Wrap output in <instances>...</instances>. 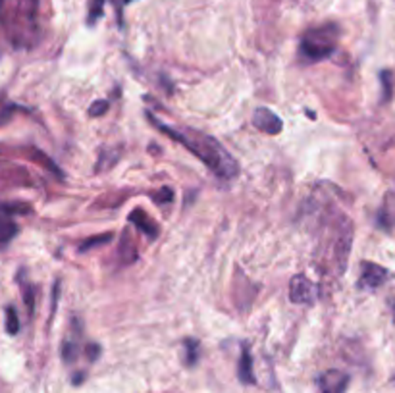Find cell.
Returning a JSON list of instances; mask_svg holds the SVG:
<instances>
[{
  "mask_svg": "<svg viewBox=\"0 0 395 393\" xmlns=\"http://www.w3.org/2000/svg\"><path fill=\"white\" fill-rule=\"evenodd\" d=\"M147 118H149V122L158 131H163L170 139H174L180 145H183L191 155L197 156L218 178H222V180H232V178L240 174V164H237V160L212 136H207V133L191 128H174V126H168V123L158 122L153 114H147Z\"/></svg>",
  "mask_w": 395,
  "mask_h": 393,
  "instance_id": "6da1fadb",
  "label": "cell"
},
{
  "mask_svg": "<svg viewBox=\"0 0 395 393\" xmlns=\"http://www.w3.org/2000/svg\"><path fill=\"white\" fill-rule=\"evenodd\" d=\"M0 31L16 49L39 41V0H0Z\"/></svg>",
  "mask_w": 395,
  "mask_h": 393,
  "instance_id": "7a4b0ae2",
  "label": "cell"
},
{
  "mask_svg": "<svg viewBox=\"0 0 395 393\" xmlns=\"http://www.w3.org/2000/svg\"><path fill=\"white\" fill-rule=\"evenodd\" d=\"M337 35L339 29L334 24L322 27H312L309 31H304L299 43V56L304 64H314V62H322V60L330 58L336 52Z\"/></svg>",
  "mask_w": 395,
  "mask_h": 393,
  "instance_id": "3957f363",
  "label": "cell"
},
{
  "mask_svg": "<svg viewBox=\"0 0 395 393\" xmlns=\"http://www.w3.org/2000/svg\"><path fill=\"white\" fill-rule=\"evenodd\" d=\"M289 299L297 305H312L318 299L317 284L304 274H297L289 282Z\"/></svg>",
  "mask_w": 395,
  "mask_h": 393,
  "instance_id": "277c9868",
  "label": "cell"
},
{
  "mask_svg": "<svg viewBox=\"0 0 395 393\" xmlns=\"http://www.w3.org/2000/svg\"><path fill=\"white\" fill-rule=\"evenodd\" d=\"M389 280V272L384 266L376 262H363L361 265V277H359V287L361 290H378Z\"/></svg>",
  "mask_w": 395,
  "mask_h": 393,
  "instance_id": "5b68a950",
  "label": "cell"
},
{
  "mask_svg": "<svg viewBox=\"0 0 395 393\" xmlns=\"http://www.w3.org/2000/svg\"><path fill=\"white\" fill-rule=\"evenodd\" d=\"M320 393H345L349 387V374L342 370H326L318 378Z\"/></svg>",
  "mask_w": 395,
  "mask_h": 393,
  "instance_id": "8992f818",
  "label": "cell"
},
{
  "mask_svg": "<svg viewBox=\"0 0 395 393\" xmlns=\"http://www.w3.org/2000/svg\"><path fill=\"white\" fill-rule=\"evenodd\" d=\"M253 123H255V128L260 129L262 133H268V136H278L279 131L284 129L282 118H279L278 114H274L272 110H268V108L255 110Z\"/></svg>",
  "mask_w": 395,
  "mask_h": 393,
  "instance_id": "52a82bcc",
  "label": "cell"
},
{
  "mask_svg": "<svg viewBox=\"0 0 395 393\" xmlns=\"http://www.w3.org/2000/svg\"><path fill=\"white\" fill-rule=\"evenodd\" d=\"M76 322V332L73 334L66 335L64 343H62V361L64 362H73L78 359L79 354V337H81V326H79L78 320H73Z\"/></svg>",
  "mask_w": 395,
  "mask_h": 393,
  "instance_id": "ba28073f",
  "label": "cell"
},
{
  "mask_svg": "<svg viewBox=\"0 0 395 393\" xmlns=\"http://www.w3.org/2000/svg\"><path fill=\"white\" fill-rule=\"evenodd\" d=\"M130 222L131 224H135V228H139L147 238L155 239L156 235H158V226H156L155 222H153L147 214L143 213V210H139V208L130 214Z\"/></svg>",
  "mask_w": 395,
  "mask_h": 393,
  "instance_id": "9c48e42d",
  "label": "cell"
},
{
  "mask_svg": "<svg viewBox=\"0 0 395 393\" xmlns=\"http://www.w3.org/2000/svg\"><path fill=\"white\" fill-rule=\"evenodd\" d=\"M378 224H380L384 230L395 228V193L386 195L384 207L380 208V214H378Z\"/></svg>",
  "mask_w": 395,
  "mask_h": 393,
  "instance_id": "30bf717a",
  "label": "cell"
},
{
  "mask_svg": "<svg viewBox=\"0 0 395 393\" xmlns=\"http://www.w3.org/2000/svg\"><path fill=\"white\" fill-rule=\"evenodd\" d=\"M237 374H240L241 384H247V386H253L255 374H253V357L249 353V349L243 347L240 357V368H237Z\"/></svg>",
  "mask_w": 395,
  "mask_h": 393,
  "instance_id": "8fae6325",
  "label": "cell"
},
{
  "mask_svg": "<svg viewBox=\"0 0 395 393\" xmlns=\"http://www.w3.org/2000/svg\"><path fill=\"white\" fill-rule=\"evenodd\" d=\"M16 232H18V228L12 220L8 218V214L0 216V243H8L16 235Z\"/></svg>",
  "mask_w": 395,
  "mask_h": 393,
  "instance_id": "7c38bea8",
  "label": "cell"
},
{
  "mask_svg": "<svg viewBox=\"0 0 395 393\" xmlns=\"http://www.w3.org/2000/svg\"><path fill=\"white\" fill-rule=\"evenodd\" d=\"M120 257L125 258L128 262L137 258V249L133 247V241L130 239V232H123L122 245H120Z\"/></svg>",
  "mask_w": 395,
  "mask_h": 393,
  "instance_id": "4fadbf2b",
  "label": "cell"
},
{
  "mask_svg": "<svg viewBox=\"0 0 395 393\" xmlns=\"http://www.w3.org/2000/svg\"><path fill=\"white\" fill-rule=\"evenodd\" d=\"M112 233H101V235H95V238H89V239H85L83 241V245L79 247V251L85 252V251H89V249H95V247H101V245H106L108 241H112Z\"/></svg>",
  "mask_w": 395,
  "mask_h": 393,
  "instance_id": "5bb4252c",
  "label": "cell"
},
{
  "mask_svg": "<svg viewBox=\"0 0 395 393\" xmlns=\"http://www.w3.org/2000/svg\"><path fill=\"white\" fill-rule=\"evenodd\" d=\"M380 81H382V87H384V97L382 101L384 103H388L389 98H391V95H394V73L389 70H384L382 73H380Z\"/></svg>",
  "mask_w": 395,
  "mask_h": 393,
  "instance_id": "9a60e30c",
  "label": "cell"
},
{
  "mask_svg": "<svg viewBox=\"0 0 395 393\" xmlns=\"http://www.w3.org/2000/svg\"><path fill=\"white\" fill-rule=\"evenodd\" d=\"M104 12V0H93L91 6H89V16H87V24L89 26H95L98 20H101V16Z\"/></svg>",
  "mask_w": 395,
  "mask_h": 393,
  "instance_id": "2e32d148",
  "label": "cell"
},
{
  "mask_svg": "<svg viewBox=\"0 0 395 393\" xmlns=\"http://www.w3.org/2000/svg\"><path fill=\"white\" fill-rule=\"evenodd\" d=\"M6 332L10 335H16L20 332V320H18V312L14 307L6 309Z\"/></svg>",
  "mask_w": 395,
  "mask_h": 393,
  "instance_id": "e0dca14e",
  "label": "cell"
},
{
  "mask_svg": "<svg viewBox=\"0 0 395 393\" xmlns=\"http://www.w3.org/2000/svg\"><path fill=\"white\" fill-rule=\"evenodd\" d=\"M185 349H188V357H185V362H188V367H193L195 362L199 361V343L193 342V340H188L185 342Z\"/></svg>",
  "mask_w": 395,
  "mask_h": 393,
  "instance_id": "ac0fdd59",
  "label": "cell"
},
{
  "mask_svg": "<svg viewBox=\"0 0 395 393\" xmlns=\"http://www.w3.org/2000/svg\"><path fill=\"white\" fill-rule=\"evenodd\" d=\"M21 293H24V301H26V309L29 310V315H33V309H35L33 287L29 284H21Z\"/></svg>",
  "mask_w": 395,
  "mask_h": 393,
  "instance_id": "d6986e66",
  "label": "cell"
},
{
  "mask_svg": "<svg viewBox=\"0 0 395 393\" xmlns=\"http://www.w3.org/2000/svg\"><path fill=\"white\" fill-rule=\"evenodd\" d=\"M2 214H27L31 208L27 205H0Z\"/></svg>",
  "mask_w": 395,
  "mask_h": 393,
  "instance_id": "ffe728a7",
  "label": "cell"
},
{
  "mask_svg": "<svg viewBox=\"0 0 395 393\" xmlns=\"http://www.w3.org/2000/svg\"><path fill=\"white\" fill-rule=\"evenodd\" d=\"M106 110H108V103H106V101H95V104L89 108V116H103Z\"/></svg>",
  "mask_w": 395,
  "mask_h": 393,
  "instance_id": "44dd1931",
  "label": "cell"
},
{
  "mask_svg": "<svg viewBox=\"0 0 395 393\" xmlns=\"http://www.w3.org/2000/svg\"><path fill=\"white\" fill-rule=\"evenodd\" d=\"M14 112V106L10 103H6V101H0V123L8 122V118L12 116Z\"/></svg>",
  "mask_w": 395,
  "mask_h": 393,
  "instance_id": "7402d4cb",
  "label": "cell"
},
{
  "mask_svg": "<svg viewBox=\"0 0 395 393\" xmlns=\"http://www.w3.org/2000/svg\"><path fill=\"white\" fill-rule=\"evenodd\" d=\"M172 199H174V191H172V189H166V187H164V189H160V191L155 195L156 203H166V200L170 203Z\"/></svg>",
  "mask_w": 395,
  "mask_h": 393,
  "instance_id": "603a6c76",
  "label": "cell"
},
{
  "mask_svg": "<svg viewBox=\"0 0 395 393\" xmlns=\"http://www.w3.org/2000/svg\"><path fill=\"white\" fill-rule=\"evenodd\" d=\"M87 357H89V361H97L101 357V345H97V343L87 345Z\"/></svg>",
  "mask_w": 395,
  "mask_h": 393,
  "instance_id": "cb8c5ba5",
  "label": "cell"
},
{
  "mask_svg": "<svg viewBox=\"0 0 395 393\" xmlns=\"http://www.w3.org/2000/svg\"><path fill=\"white\" fill-rule=\"evenodd\" d=\"M112 2H114V6H116L118 12L122 14L123 8L128 6V4H130V2H133V0H112Z\"/></svg>",
  "mask_w": 395,
  "mask_h": 393,
  "instance_id": "d4e9b609",
  "label": "cell"
},
{
  "mask_svg": "<svg viewBox=\"0 0 395 393\" xmlns=\"http://www.w3.org/2000/svg\"><path fill=\"white\" fill-rule=\"evenodd\" d=\"M83 378H85L83 372H79L78 376H76V378H73V380H71V382H73V384H76V386H79V384H81V382H83Z\"/></svg>",
  "mask_w": 395,
  "mask_h": 393,
  "instance_id": "484cf974",
  "label": "cell"
}]
</instances>
